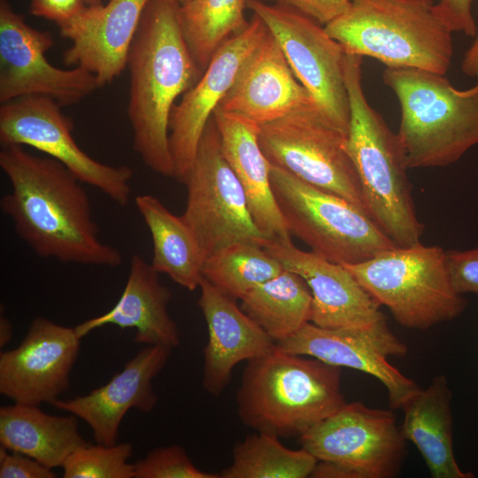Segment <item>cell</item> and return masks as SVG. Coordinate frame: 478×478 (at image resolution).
Returning a JSON list of instances; mask_svg holds the SVG:
<instances>
[{
	"mask_svg": "<svg viewBox=\"0 0 478 478\" xmlns=\"http://www.w3.org/2000/svg\"><path fill=\"white\" fill-rule=\"evenodd\" d=\"M133 454L131 443L113 445L85 444L75 450L62 468L65 478H134V464L127 460Z\"/></svg>",
	"mask_w": 478,
	"mask_h": 478,
	"instance_id": "obj_32",
	"label": "cell"
},
{
	"mask_svg": "<svg viewBox=\"0 0 478 478\" xmlns=\"http://www.w3.org/2000/svg\"><path fill=\"white\" fill-rule=\"evenodd\" d=\"M402 327L427 329L458 318L467 302L454 289L445 251L418 243L342 264Z\"/></svg>",
	"mask_w": 478,
	"mask_h": 478,
	"instance_id": "obj_7",
	"label": "cell"
},
{
	"mask_svg": "<svg viewBox=\"0 0 478 478\" xmlns=\"http://www.w3.org/2000/svg\"><path fill=\"white\" fill-rule=\"evenodd\" d=\"M274 435L257 432L233 447L232 463L220 478H306L318 459L301 447L291 450Z\"/></svg>",
	"mask_w": 478,
	"mask_h": 478,
	"instance_id": "obj_30",
	"label": "cell"
},
{
	"mask_svg": "<svg viewBox=\"0 0 478 478\" xmlns=\"http://www.w3.org/2000/svg\"><path fill=\"white\" fill-rule=\"evenodd\" d=\"M73 120L51 97L30 95L0 107V143L30 146L68 168L82 183L90 185L120 206L127 204L133 169L102 163L81 150L73 138Z\"/></svg>",
	"mask_w": 478,
	"mask_h": 478,
	"instance_id": "obj_12",
	"label": "cell"
},
{
	"mask_svg": "<svg viewBox=\"0 0 478 478\" xmlns=\"http://www.w3.org/2000/svg\"><path fill=\"white\" fill-rule=\"evenodd\" d=\"M474 0H439L436 3L438 12L452 32L474 36L477 26L472 13Z\"/></svg>",
	"mask_w": 478,
	"mask_h": 478,
	"instance_id": "obj_37",
	"label": "cell"
},
{
	"mask_svg": "<svg viewBox=\"0 0 478 478\" xmlns=\"http://www.w3.org/2000/svg\"><path fill=\"white\" fill-rule=\"evenodd\" d=\"M172 350L148 345L102 387L85 396L58 399L52 405L83 420L97 443L113 445L118 443L120 422L130 409L150 412L156 406L153 379L166 365Z\"/></svg>",
	"mask_w": 478,
	"mask_h": 478,
	"instance_id": "obj_21",
	"label": "cell"
},
{
	"mask_svg": "<svg viewBox=\"0 0 478 478\" xmlns=\"http://www.w3.org/2000/svg\"><path fill=\"white\" fill-rule=\"evenodd\" d=\"M246 0H189L179 6L181 29L202 72L214 53L249 24Z\"/></svg>",
	"mask_w": 478,
	"mask_h": 478,
	"instance_id": "obj_29",
	"label": "cell"
},
{
	"mask_svg": "<svg viewBox=\"0 0 478 478\" xmlns=\"http://www.w3.org/2000/svg\"><path fill=\"white\" fill-rule=\"evenodd\" d=\"M85 1L89 4V5L101 4L100 0H85Z\"/></svg>",
	"mask_w": 478,
	"mask_h": 478,
	"instance_id": "obj_41",
	"label": "cell"
},
{
	"mask_svg": "<svg viewBox=\"0 0 478 478\" xmlns=\"http://www.w3.org/2000/svg\"><path fill=\"white\" fill-rule=\"evenodd\" d=\"M346 137L314 104L259 126L258 143L271 165L367 212Z\"/></svg>",
	"mask_w": 478,
	"mask_h": 478,
	"instance_id": "obj_10",
	"label": "cell"
},
{
	"mask_svg": "<svg viewBox=\"0 0 478 478\" xmlns=\"http://www.w3.org/2000/svg\"><path fill=\"white\" fill-rule=\"evenodd\" d=\"M283 269L263 247L238 242L206 258L202 275L220 291L237 301Z\"/></svg>",
	"mask_w": 478,
	"mask_h": 478,
	"instance_id": "obj_31",
	"label": "cell"
},
{
	"mask_svg": "<svg viewBox=\"0 0 478 478\" xmlns=\"http://www.w3.org/2000/svg\"><path fill=\"white\" fill-rule=\"evenodd\" d=\"M341 367L274 349L247 361L236 393L243 424L299 438L346 404Z\"/></svg>",
	"mask_w": 478,
	"mask_h": 478,
	"instance_id": "obj_3",
	"label": "cell"
},
{
	"mask_svg": "<svg viewBox=\"0 0 478 478\" xmlns=\"http://www.w3.org/2000/svg\"><path fill=\"white\" fill-rule=\"evenodd\" d=\"M441 74L386 67L383 82L400 105L397 136L408 169L446 166L478 143V82L455 88Z\"/></svg>",
	"mask_w": 478,
	"mask_h": 478,
	"instance_id": "obj_5",
	"label": "cell"
},
{
	"mask_svg": "<svg viewBox=\"0 0 478 478\" xmlns=\"http://www.w3.org/2000/svg\"><path fill=\"white\" fill-rule=\"evenodd\" d=\"M135 204L151 235L153 269L190 291L198 289L205 259L181 216L172 213L152 195H139Z\"/></svg>",
	"mask_w": 478,
	"mask_h": 478,
	"instance_id": "obj_27",
	"label": "cell"
},
{
	"mask_svg": "<svg viewBox=\"0 0 478 478\" xmlns=\"http://www.w3.org/2000/svg\"><path fill=\"white\" fill-rule=\"evenodd\" d=\"M53 45L50 32L31 27L5 0H1V104L40 95L66 106L81 102L100 88L96 76L85 69L52 66L45 54Z\"/></svg>",
	"mask_w": 478,
	"mask_h": 478,
	"instance_id": "obj_14",
	"label": "cell"
},
{
	"mask_svg": "<svg viewBox=\"0 0 478 478\" xmlns=\"http://www.w3.org/2000/svg\"><path fill=\"white\" fill-rule=\"evenodd\" d=\"M452 394L444 374L413 393L403 405L401 430L419 450L433 478H474L457 463L453 451Z\"/></svg>",
	"mask_w": 478,
	"mask_h": 478,
	"instance_id": "obj_25",
	"label": "cell"
},
{
	"mask_svg": "<svg viewBox=\"0 0 478 478\" xmlns=\"http://www.w3.org/2000/svg\"><path fill=\"white\" fill-rule=\"evenodd\" d=\"M81 338L74 328L37 317L16 348L0 354V392L13 403L53 405L68 389Z\"/></svg>",
	"mask_w": 478,
	"mask_h": 478,
	"instance_id": "obj_16",
	"label": "cell"
},
{
	"mask_svg": "<svg viewBox=\"0 0 478 478\" xmlns=\"http://www.w3.org/2000/svg\"><path fill=\"white\" fill-rule=\"evenodd\" d=\"M134 478H220L197 468L178 444L158 447L134 463Z\"/></svg>",
	"mask_w": 478,
	"mask_h": 478,
	"instance_id": "obj_33",
	"label": "cell"
},
{
	"mask_svg": "<svg viewBox=\"0 0 478 478\" xmlns=\"http://www.w3.org/2000/svg\"><path fill=\"white\" fill-rule=\"evenodd\" d=\"M276 5L299 12L322 26L327 25L350 6V0H269Z\"/></svg>",
	"mask_w": 478,
	"mask_h": 478,
	"instance_id": "obj_36",
	"label": "cell"
},
{
	"mask_svg": "<svg viewBox=\"0 0 478 478\" xmlns=\"http://www.w3.org/2000/svg\"><path fill=\"white\" fill-rule=\"evenodd\" d=\"M274 349L375 377L386 388L392 409L400 408L420 389L388 361L389 357L405 356L407 346L390 330L386 318L355 328H325L308 322L290 337L275 343Z\"/></svg>",
	"mask_w": 478,
	"mask_h": 478,
	"instance_id": "obj_15",
	"label": "cell"
},
{
	"mask_svg": "<svg viewBox=\"0 0 478 478\" xmlns=\"http://www.w3.org/2000/svg\"><path fill=\"white\" fill-rule=\"evenodd\" d=\"M78 417L56 416L39 405L13 403L0 408V443L11 451L50 467H62L67 458L87 444L78 430Z\"/></svg>",
	"mask_w": 478,
	"mask_h": 478,
	"instance_id": "obj_26",
	"label": "cell"
},
{
	"mask_svg": "<svg viewBox=\"0 0 478 478\" xmlns=\"http://www.w3.org/2000/svg\"><path fill=\"white\" fill-rule=\"evenodd\" d=\"M277 41L299 82L341 132L347 135L351 108L345 82L346 52L324 26L299 12L261 0H246Z\"/></svg>",
	"mask_w": 478,
	"mask_h": 478,
	"instance_id": "obj_13",
	"label": "cell"
},
{
	"mask_svg": "<svg viewBox=\"0 0 478 478\" xmlns=\"http://www.w3.org/2000/svg\"><path fill=\"white\" fill-rule=\"evenodd\" d=\"M172 1L177 3L179 5H181V4L187 3L189 0H172Z\"/></svg>",
	"mask_w": 478,
	"mask_h": 478,
	"instance_id": "obj_42",
	"label": "cell"
},
{
	"mask_svg": "<svg viewBox=\"0 0 478 478\" xmlns=\"http://www.w3.org/2000/svg\"><path fill=\"white\" fill-rule=\"evenodd\" d=\"M362 63V56L346 52L351 120L345 149L357 172L368 215L396 246H410L420 242L424 226L416 213L397 134L365 96Z\"/></svg>",
	"mask_w": 478,
	"mask_h": 478,
	"instance_id": "obj_4",
	"label": "cell"
},
{
	"mask_svg": "<svg viewBox=\"0 0 478 478\" xmlns=\"http://www.w3.org/2000/svg\"><path fill=\"white\" fill-rule=\"evenodd\" d=\"M285 268L299 274L312 292L311 322L325 328H355L382 319L379 303L342 264L302 251L289 242L268 240L264 247Z\"/></svg>",
	"mask_w": 478,
	"mask_h": 478,
	"instance_id": "obj_19",
	"label": "cell"
},
{
	"mask_svg": "<svg viewBox=\"0 0 478 478\" xmlns=\"http://www.w3.org/2000/svg\"><path fill=\"white\" fill-rule=\"evenodd\" d=\"M324 26L347 53L373 58L386 67L445 74L453 56L452 31L433 0H350Z\"/></svg>",
	"mask_w": 478,
	"mask_h": 478,
	"instance_id": "obj_6",
	"label": "cell"
},
{
	"mask_svg": "<svg viewBox=\"0 0 478 478\" xmlns=\"http://www.w3.org/2000/svg\"><path fill=\"white\" fill-rule=\"evenodd\" d=\"M0 167L12 188L1 211L36 255L66 264H121V252L99 237L83 183L63 164L11 145L0 151Z\"/></svg>",
	"mask_w": 478,
	"mask_h": 478,
	"instance_id": "obj_1",
	"label": "cell"
},
{
	"mask_svg": "<svg viewBox=\"0 0 478 478\" xmlns=\"http://www.w3.org/2000/svg\"><path fill=\"white\" fill-rule=\"evenodd\" d=\"M32 14L60 25L75 14L85 5L82 0H30Z\"/></svg>",
	"mask_w": 478,
	"mask_h": 478,
	"instance_id": "obj_38",
	"label": "cell"
},
{
	"mask_svg": "<svg viewBox=\"0 0 478 478\" xmlns=\"http://www.w3.org/2000/svg\"><path fill=\"white\" fill-rule=\"evenodd\" d=\"M240 301L242 310L275 343L290 337L311 322L310 288L299 274L285 267Z\"/></svg>",
	"mask_w": 478,
	"mask_h": 478,
	"instance_id": "obj_28",
	"label": "cell"
},
{
	"mask_svg": "<svg viewBox=\"0 0 478 478\" xmlns=\"http://www.w3.org/2000/svg\"><path fill=\"white\" fill-rule=\"evenodd\" d=\"M187 201L181 215L204 259L230 244L270 240L255 224L245 192L227 163L213 118L200 139L194 162L181 181Z\"/></svg>",
	"mask_w": 478,
	"mask_h": 478,
	"instance_id": "obj_9",
	"label": "cell"
},
{
	"mask_svg": "<svg viewBox=\"0 0 478 478\" xmlns=\"http://www.w3.org/2000/svg\"><path fill=\"white\" fill-rule=\"evenodd\" d=\"M199 289L197 305L208 331L203 351L202 384L209 394L219 397L229 384L237 364L272 351L275 342L237 305L236 300L204 277Z\"/></svg>",
	"mask_w": 478,
	"mask_h": 478,
	"instance_id": "obj_22",
	"label": "cell"
},
{
	"mask_svg": "<svg viewBox=\"0 0 478 478\" xmlns=\"http://www.w3.org/2000/svg\"><path fill=\"white\" fill-rule=\"evenodd\" d=\"M272 190L290 234L339 264L366 260L396 246L364 210L271 165Z\"/></svg>",
	"mask_w": 478,
	"mask_h": 478,
	"instance_id": "obj_8",
	"label": "cell"
},
{
	"mask_svg": "<svg viewBox=\"0 0 478 478\" xmlns=\"http://www.w3.org/2000/svg\"><path fill=\"white\" fill-rule=\"evenodd\" d=\"M461 67L466 75L476 78L478 82V36L465 53Z\"/></svg>",
	"mask_w": 478,
	"mask_h": 478,
	"instance_id": "obj_39",
	"label": "cell"
},
{
	"mask_svg": "<svg viewBox=\"0 0 478 478\" xmlns=\"http://www.w3.org/2000/svg\"><path fill=\"white\" fill-rule=\"evenodd\" d=\"M267 32L253 13L248 26L227 40L212 56L199 80L173 108L169 143L173 178L181 183L189 171L202 135L229 89L244 60Z\"/></svg>",
	"mask_w": 478,
	"mask_h": 478,
	"instance_id": "obj_17",
	"label": "cell"
},
{
	"mask_svg": "<svg viewBox=\"0 0 478 478\" xmlns=\"http://www.w3.org/2000/svg\"><path fill=\"white\" fill-rule=\"evenodd\" d=\"M12 337V325L10 320L1 313L0 316V347L5 346Z\"/></svg>",
	"mask_w": 478,
	"mask_h": 478,
	"instance_id": "obj_40",
	"label": "cell"
},
{
	"mask_svg": "<svg viewBox=\"0 0 478 478\" xmlns=\"http://www.w3.org/2000/svg\"><path fill=\"white\" fill-rule=\"evenodd\" d=\"M158 274L150 263L134 254L126 286L116 305L76 326L77 335L82 338L96 328L114 325L135 328V342L138 343L177 347L179 329L168 312L172 293L160 282Z\"/></svg>",
	"mask_w": 478,
	"mask_h": 478,
	"instance_id": "obj_24",
	"label": "cell"
},
{
	"mask_svg": "<svg viewBox=\"0 0 478 478\" xmlns=\"http://www.w3.org/2000/svg\"><path fill=\"white\" fill-rule=\"evenodd\" d=\"M150 0H110L84 5L58 25L71 42L63 58L67 66L85 69L100 85L112 82L127 67L129 50Z\"/></svg>",
	"mask_w": 478,
	"mask_h": 478,
	"instance_id": "obj_18",
	"label": "cell"
},
{
	"mask_svg": "<svg viewBox=\"0 0 478 478\" xmlns=\"http://www.w3.org/2000/svg\"><path fill=\"white\" fill-rule=\"evenodd\" d=\"M212 118L223 154L243 186L255 224L270 240L291 241L272 190L271 164L258 143L259 126L220 108Z\"/></svg>",
	"mask_w": 478,
	"mask_h": 478,
	"instance_id": "obj_23",
	"label": "cell"
},
{
	"mask_svg": "<svg viewBox=\"0 0 478 478\" xmlns=\"http://www.w3.org/2000/svg\"><path fill=\"white\" fill-rule=\"evenodd\" d=\"M51 468L33 458L0 446L1 478H53Z\"/></svg>",
	"mask_w": 478,
	"mask_h": 478,
	"instance_id": "obj_35",
	"label": "cell"
},
{
	"mask_svg": "<svg viewBox=\"0 0 478 478\" xmlns=\"http://www.w3.org/2000/svg\"><path fill=\"white\" fill-rule=\"evenodd\" d=\"M179 6L172 0L148 2L127 59L133 146L143 162L164 177L174 173L169 143L174 103L202 75L184 40Z\"/></svg>",
	"mask_w": 478,
	"mask_h": 478,
	"instance_id": "obj_2",
	"label": "cell"
},
{
	"mask_svg": "<svg viewBox=\"0 0 478 478\" xmlns=\"http://www.w3.org/2000/svg\"><path fill=\"white\" fill-rule=\"evenodd\" d=\"M445 262L456 292L460 295L478 294V247L466 251H445Z\"/></svg>",
	"mask_w": 478,
	"mask_h": 478,
	"instance_id": "obj_34",
	"label": "cell"
},
{
	"mask_svg": "<svg viewBox=\"0 0 478 478\" xmlns=\"http://www.w3.org/2000/svg\"><path fill=\"white\" fill-rule=\"evenodd\" d=\"M314 104L267 29L217 108L261 126Z\"/></svg>",
	"mask_w": 478,
	"mask_h": 478,
	"instance_id": "obj_20",
	"label": "cell"
},
{
	"mask_svg": "<svg viewBox=\"0 0 478 478\" xmlns=\"http://www.w3.org/2000/svg\"><path fill=\"white\" fill-rule=\"evenodd\" d=\"M318 461L335 464L343 478H393L406 456V439L390 410L346 403L299 438Z\"/></svg>",
	"mask_w": 478,
	"mask_h": 478,
	"instance_id": "obj_11",
	"label": "cell"
}]
</instances>
